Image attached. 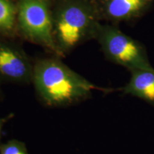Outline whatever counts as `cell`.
<instances>
[{"mask_svg": "<svg viewBox=\"0 0 154 154\" xmlns=\"http://www.w3.org/2000/svg\"><path fill=\"white\" fill-rule=\"evenodd\" d=\"M42 104L47 107H67L91 97L98 87L57 58H44L34 63L32 82Z\"/></svg>", "mask_w": 154, "mask_h": 154, "instance_id": "1", "label": "cell"}, {"mask_svg": "<svg viewBox=\"0 0 154 154\" xmlns=\"http://www.w3.org/2000/svg\"><path fill=\"white\" fill-rule=\"evenodd\" d=\"M54 36L61 56L95 38L101 24L99 9L89 0H57L52 7Z\"/></svg>", "mask_w": 154, "mask_h": 154, "instance_id": "2", "label": "cell"}, {"mask_svg": "<svg viewBox=\"0 0 154 154\" xmlns=\"http://www.w3.org/2000/svg\"><path fill=\"white\" fill-rule=\"evenodd\" d=\"M95 38L107 60L133 72L154 69L142 44L111 24H100Z\"/></svg>", "mask_w": 154, "mask_h": 154, "instance_id": "3", "label": "cell"}, {"mask_svg": "<svg viewBox=\"0 0 154 154\" xmlns=\"http://www.w3.org/2000/svg\"><path fill=\"white\" fill-rule=\"evenodd\" d=\"M17 25L23 36L60 57L53 29L50 0H19Z\"/></svg>", "mask_w": 154, "mask_h": 154, "instance_id": "4", "label": "cell"}, {"mask_svg": "<svg viewBox=\"0 0 154 154\" xmlns=\"http://www.w3.org/2000/svg\"><path fill=\"white\" fill-rule=\"evenodd\" d=\"M34 63L23 49L0 38V82L29 84L32 82Z\"/></svg>", "mask_w": 154, "mask_h": 154, "instance_id": "5", "label": "cell"}, {"mask_svg": "<svg viewBox=\"0 0 154 154\" xmlns=\"http://www.w3.org/2000/svg\"><path fill=\"white\" fill-rule=\"evenodd\" d=\"M154 0H100L101 17L112 22L130 21L141 17L150 8Z\"/></svg>", "mask_w": 154, "mask_h": 154, "instance_id": "6", "label": "cell"}, {"mask_svg": "<svg viewBox=\"0 0 154 154\" xmlns=\"http://www.w3.org/2000/svg\"><path fill=\"white\" fill-rule=\"evenodd\" d=\"M129 82L121 88L124 95H131L154 106V69L131 72Z\"/></svg>", "mask_w": 154, "mask_h": 154, "instance_id": "7", "label": "cell"}, {"mask_svg": "<svg viewBox=\"0 0 154 154\" xmlns=\"http://www.w3.org/2000/svg\"><path fill=\"white\" fill-rule=\"evenodd\" d=\"M17 8L11 0H0V33L10 34L17 25Z\"/></svg>", "mask_w": 154, "mask_h": 154, "instance_id": "8", "label": "cell"}, {"mask_svg": "<svg viewBox=\"0 0 154 154\" xmlns=\"http://www.w3.org/2000/svg\"><path fill=\"white\" fill-rule=\"evenodd\" d=\"M0 154H29L24 142L17 139H11L0 146Z\"/></svg>", "mask_w": 154, "mask_h": 154, "instance_id": "9", "label": "cell"}, {"mask_svg": "<svg viewBox=\"0 0 154 154\" xmlns=\"http://www.w3.org/2000/svg\"><path fill=\"white\" fill-rule=\"evenodd\" d=\"M14 113H9L7 116H6L5 117H2L0 118V146L2 145V131H3V128L5 126V125L7 124V122L8 121L10 120L14 117Z\"/></svg>", "mask_w": 154, "mask_h": 154, "instance_id": "10", "label": "cell"}, {"mask_svg": "<svg viewBox=\"0 0 154 154\" xmlns=\"http://www.w3.org/2000/svg\"><path fill=\"white\" fill-rule=\"evenodd\" d=\"M1 84L2 83H1V82H0V101L3 99V97H4L2 90V88H1Z\"/></svg>", "mask_w": 154, "mask_h": 154, "instance_id": "11", "label": "cell"}]
</instances>
